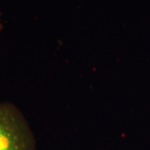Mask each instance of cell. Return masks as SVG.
<instances>
[{
  "instance_id": "cell-1",
  "label": "cell",
  "mask_w": 150,
  "mask_h": 150,
  "mask_svg": "<svg viewBox=\"0 0 150 150\" xmlns=\"http://www.w3.org/2000/svg\"><path fill=\"white\" fill-rule=\"evenodd\" d=\"M0 150H36L34 135L14 104L0 103Z\"/></svg>"
},
{
  "instance_id": "cell-2",
  "label": "cell",
  "mask_w": 150,
  "mask_h": 150,
  "mask_svg": "<svg viewBox=\"0 0 150 150\" xmlns=\"http://www.w3.org/2000/svg\"><path fill=\"white\" fill-rule=\"evenodd\" d=\"M0 17H1V13H0ZM3 29V25H2V24L1 23V22H0V32H1V29Z\"/></svg>"
}]
</instances>
